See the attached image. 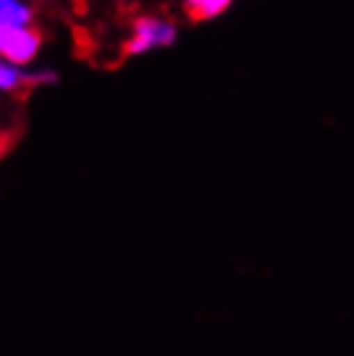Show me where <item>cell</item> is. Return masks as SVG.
<instances>
[{
	"label": "cell",
	"mask_w": 354,
	"mask_h": 356,
	"mask_svg": "<svg viewBox=\"0 0 354 356\" xmlns=\"http://www.w3.org/2000/svg\"><path fill=\"white\" fill-rule=\"evenodd\" d=\"M41 47V35L29 29H0V58L13 65H29Z\"/></svg>",
	"instance_id": "cell-1"
},
{
	"label": "cell",
	"mask_w": 354,
	"mask_h": 356,
	"mask_svg": "<svg viewBox=\"0 0 354 356\" xmlns=\"http://www.w3.org/2000/svg\"><path fill=\"white\" fill-rule=\"evenodd\" d=\"M176 39V29L170 22H161L155 17H140L134 26V37L124 45L127 54H144L150 47L170 45Z\"/></svg>",
	"instance_id": "cell-2"
},
{
	"label": "cell",
	"mask_w": 354,
	"mask_h": 356,
	"mask_svg": "<svg viewBox=\"0 0 354 356\" xmlns=\"http://www.w3.org/2000/svg\"><path fill=\"white\" fill-rule=\"evenodd\" d=\"M33 24V11L22 0H0V29H29Z\"/></svg>",
	"instance_id": "cell-3"
},
{
	"label": "cell",
	"mask_w": 354,
	"mask_h": 356,
	"mask_svg": "<svg viewBox=\"0 0 354 356\" xmlns=\"http://www.w3.org/2000/svg\"><path fill=\"white\" fill-rule=\"evenodd\" d=\"M31 73L19 69L9 60H0V90L3 92H19L22 88H31Z\"/></svg>",
	"instance_id": "cell-4"
},
{
	"label": "cell",
	"mask_w": 354,
	"mask_h": 356,
	"mask_svg": "<svg viewBox=\"0 0 354 356\" xmlns=\"http://www.w3.org/2000/svg\"><path fill=\"white\" fill-rule=\"evenodd\" d=\"M232 0H185V9L193 19H213L227 11Z\"/></svg>",
	"instance_id": "cell-5"
}]
</instances>
